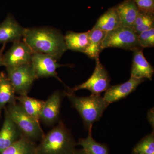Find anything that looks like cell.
I'll return each instance as SVG.
<instances>
[{"mask_svg":"<svg viewBox=\"0 0 154 154\" xmlns=\"http://www.w3.org/2000/svg\"><path fill=\"white\" fill-rule=\"evenodd\" d=\"M138 41L142 48L154 46V28L142 32L138 35Z\"/></svg>","mask_w":154,"mask_h":154,"instance_id":"obj_25","label":"cell"},{"mask_svg":"<svg viewBox=\"0 0 154 154\" xmlns=\"http://www.w3.org/2000/svg\"><path fill=\"white\" fill-rule=\"evenodd\" d=\"M64 39L68 50L84 53L89 43V31L83 33L68 31Z\"/></svg>","mask_w":154,"mask_h":154,"instance_id":"obj_19","label":"cell"},{"mask_svg":"<svg viewBox=\"0 0 154 154\" xmlns=\"http://www.w3.org/2000/svg\"><path fill=\"white\" fill-rule=\"evenodd\" d=\"M154 28V14L139 11L132 29L137 35Z\"/></svg>","mask_w":154,"mask_h":154,"instance_id":"obj_23","label":"cell"},{"mask_svg":"<svg viewBox=\"0 0 154 154\" xmlns=\"http://www.w3.org/2000/svg\"><path fill=\"white\" fill-rule=\"evenodd\" d=\"M36 145L24 135L0 154H36Z\"/></svg>","mask_w":154,"mask_h":154,"instance_id":"obj_21","label":"cell"},{"mask_svg":"<svg viewBox=\"0 0 154 154\" xmlns=\"http://www.w3.org/2000/svg\"><path fill=\"white\" fill-rule=\"evenodd\" d=\"M133 154H154V133L146 136L134 147Z\"/></svg>","mask_w":154,"mask_h":154,"instance_id":"obj_24","label":"cell"},{"mask_svg":"<svg viewBox=\"0 0 154 154\" xmlns=\"http://www.w3.org/2000/svg\"><path fill=\"white\" fill-rule=\"evenodd\" d=\"M19 104L25 112L30 116L39 122V117L45 102L28 97L27 96H19L16 97Z\"/></svg>","mask_w":154,"mask_h":154,"instance_id":"obj_20","label":"cell"},{"mask_svg":"<svg viewBox=\"0 0 154 154\" xmlns=\"http://www.w3.org/2000/svg\"><path fill=\"white\" fill-rule=\"evenodd\" d=\"M109 48H116L133 51L142 48L138 41L137 34L132 28L123 26L106 33L102 41V49L103 50Z\"/></svg>","mask_w":154,"mask_h":154,"instance_id":"obj_5","label":"cell"},{"mask_svg":"<svg viewBox=\"0 0 154 154\" xmlns=\"http://www.w3.org/2000/svg\"><path fill=\"white\" fill-rule=\"evenodd\" d=\"M78 144L82 147L85 154H110L107 146L97 142L93 138L92 128L88 130L87 137L79 140Z\"/></svg>","mask_w":154,"mask_h":154,"instance_id":"obj_22","label":"cell"},{"mask_svg":"<svg viewBox=\"0 0 154 154\" xmlns=\"http://www.w3.org/2000/svg\"><path fill=\"white\" fill-rule=\"evenodd\" d=\"M74 154H85V153L82 149L80 150L76 149L75 151Z\"/></svg>","mask_w":154,"mask_h":154,"instance_id":"obj_29","label":"cell"},{"mask_svg":"<svg viewBox=\"0 0 154 154\" xmlns=\"http://www.w3.org/2000/svg\"><path fill=\"white\" fill-rule=\"evenodd\" d=\"M5 110L25 137L35 143L44 137L39 122L27 114L19 104L7 105Z\"/></svg>","mask_w":154,"mask_h":154,"instance_id":"obj_4","label":"cell"},{"mask_svg":"<svg viewBox=\"0 0 154 154\" xmlns=\"http://www.w3.org/2000/svg\"><path fill=\"white\" fill-rule=\"evenodd\" d=\"M23 40L33 52L51 56L57 60L68 50L64 36L60 30L50 27L26 28Z\"/></svg>","mask_w":154,"mask_h":154,"instance_id":"obj_1","label":"cell"},{"mask_svg":"<svg viewBox=\"0 0 154 154\" xmlns=\"http://www.w3.org/2000/svg\"><path fill=\"white\" fill-rule=\"evenodd\" d=\"M145 81L143 79H137L131 77L129 80L123 84L110 86L105 91L104 98L108 104L117 102L124 99L135 91L138 86Z\"/></svg>","mask_w":154,"mask_h":154,"instance_id":"obj_11","label":"cell"},{"mask_svg":"<svg viewBox=\"0 0 154 154\" xmlns=\"http://www.w3.org/2000/svg\"><path fill=\"white\" fill-rule=\"evenodd\" d=\"M72 107L77 110L88 130L92 128L94 122L99 121L110 104L100 95H93L86 97H79L74 93L68 90L64 92Z\"/></svg>","mask_w":154,"mask_h":154,"instance_id":"obj_3","label":"cell"},{"mask_svg":"<svg viewBox=\"0 0 154 154\" xmlns=\"http://www.w3.org/2000/svg\"><path fill=\"white\" fill-rule=\"evenodd\" d=\"M148 119L149 122L151 124L152 126L154 127V110L153 108L151 109L148 113Z\"/></svg>","mask_w":154,"mask_h":154,"instance_id":"obj_27","label":"cell"},{"mask_svg":"<svg viewBox=\"0 0 154 154\" xmlns=\"http://www.w3.org/2000/svg\"><path fill=\"white\" fill-rule=\"evenodd\" d=\"M139 11L154 14V0H133Z\"/></svg>","mask_w":154,"mask_h":154,"instance_id":"obj_26","label":"cell"},{"mask_svg":"<svg viewBox=\"0 0 154 154\" xmlns=\"http://www.w3.org/2000/svg\"><path fill=\"white\" fill-rule=\"evenodd\" d=\"M15 90L7 74L0 72V116L7 105L17 103Z\"/></svg>","mask_w":154,"mask_h":154,"instance_id":"obj_16","label":"cell"},{"mask_svg":"<svg viewBox=\"0 0 154 154\" xmlns=\"http://www.w3.org/2000/svg\"><path fill=\"white\" fill-rule=\"evenodd\" d=\"M6 70L16 94L19 96H27L33 82L36 79L31 63L6 68Z\"/></svg>","mask_w":154,"mask_h":154,"instance_id":"obj_6","label":"cell"},{"mask_svg":"<svg viewBox=\"0 0 154 154\" xmlns=\"http://www.w3.org/2000/svg\"><path fill=\"white\" fill-rule=\"evenodd\" d=\"M33 53L23 40L14 42L3 55V66L6 68H11L31 63Z\"/></svg>","mask_w":154,"mask_h":154,"instance_id":"obj_8","label":"cell"},{"mask_svg":"<svg viewBox=\"0 0 154 154\" xmlns=\"http://www.w3.org/2000/svg\"><path fill=\"white\" fill-rule=\"evenodd\" d=\"M23 135L5 110V117L0 130V153L19 140Z\"/></svg>","mask_w":154,"mask_h":154,"instance_id":"obj_13","label":"cell"},{"mask_svg":"<svg viewBox=\"0 0 154 154\" xmlns=\"http://www.w3.org/2000/svg\"><path fill=\"white\" fill-rule=\"evenodd\" d=\"M76 145L74 138L60 121L40 140L36 146V154H74Z\"/></svg>","mask_w":154,"mask_h":154,"instance_id":"obj_2","label":"cell"},{"mask_svg":"<svg viewBox=\"0 0 154 154\" xmlns=\"http://www.w3.org/2000/svg\"><path fill=\"white\" fill-rule=\"evenodd\" d=\"M107 32L103 30L92 28L89 30V43L84 53L93 59L99 58L102 52V41Z\"/></svg>","mask_w":154,"mask_h":154,"instance_id":"obj_18","label":"cell"},{"mask_svg":"<svg viewBox=\"0 0 154 154\" xmlns=\"http://www.w3.org/2000/svg\"><path fill=\"white\" fill-rule=\"evenodd\" d=\"M133 51L131 77L152 80L154 73V68L146 59L142 48L136 49Z\"/></svg>","mask_w":154,"mask_h":154,"instance_id":"obj_14","label":"cell"},{"mask_svg":"<svg viewBox=\"0 0 154 154\" xmlns=\"http://www.w3.org/2000/svg\"><path fill=\"white\" fill-rule=\"evenodd\" d=\"M5 46L6 44H3L2 47L0 49V66H3V57Z\"/></svg>","mask_w":154,"mask_h":154,"instance_id":"obj_28","label":"cell"},{"mask_svg":"<svg viewBox=\"0 0 154 154\" xmlns=\"http://www.w3.org/2000/svg\"><path fill=\"white\" fill-rule=\"evenodd\" d=\"M96 60V67L90 78L79 85L72 89L68 88V91L75 93V91L85 89L91 91L93 95H100L107 91L110 86V76L99 58Z\"/></svg>","mask_w":154,"mask_h":154,"instance_id":"obj_7","label":"cell"},{"mask_svg":"<svg viewBox=\"0 0 154 154\" xmlns=\"http://www.w3.org/2000/svg\"><path fill=\"white\" fill-rule=\"evenodd\" d=\"M25 30L26 28L22 27L11 14H9L0 24V43L6 44L21 40Z\"/></svg>","mask_w":154,"mask_h":154,"instance_id":"obj_12","label":"cell"},{"mask_svg":"<svg viewBox=\"0 0 154 154\" xmlns=\"http://www.w3.org/2000/svg\"><path fill=\"white\" fill-rule=\"evenodd\" d=\"M57 61L51 56L40 53L33 52L31 63L36 79L54 77L62 82L58 76L57 69L60 67L67 65L60 64Z\"/></svg>","mask_w":154,"mask_h":154,"instance_id":"obj_9","label":"cell"},{"mask_svg":"<svg viewBox=\"0 0 154 154\" xmlns=\"http://www.w3.org/2000/svg\"><path fill=\"white\" fill-rule=\"evenodd\" d=\"M63 96H65L64 92L63 93L57 91L49 96L45 102L40 113L39 121L46 125H51L58 120L62 99Z\"/></svg>","mask_w":154,"mask_h":154,"instance_id":"obj_10","label":"cell"},{"mask_svg":"<svg viewBox=\"0 0 154 154\" xmlns=\"http://www.w3.org/2000/svg\"><path fill=\"white\" fill-rule=\"evenodd\" d=\"M115 7L122 26L132 28L139 11L134 1L124 0Z\"/></svg>","mask_w":154,"mask_h":154,"instance_id":"obj_15","label":"cell"},{"mask_svg":"<svg viewBox=\"0 0 154 154\" xmlns=\"http://www.w3.org/2000/svg\"><path fill=\"white\" fill-rule=\"evenodd\" d=\"M121 26L120 19L115 6L110 8L102 14L93 28L107 32Z\"/></svg>","mask_w":154,"mask_h":154,"instance_id":"obj_17","label":"cell"}]
</instances>
